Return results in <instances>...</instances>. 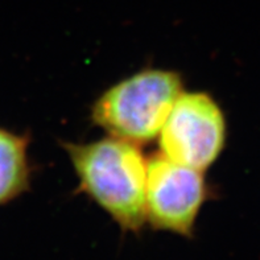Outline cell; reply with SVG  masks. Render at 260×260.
Returning <instances> with one entry per match:
<instances>
[{
	"label": "cell",
	"mask_w": 260,
	"mask_h": 260,
	"mask_svg": "<svg viewBox=\"0 0 260 260\" xmlns=\"http://www.w3.org/2000/svg\"><path fill=\"white\" fill-rule=\"evenodd\" d=\"M79 189L124 233H140L145 219L147 164L140 145L109 136L91 143H62Z\"/></svg>",
	"instance_id": "obj_1"
},
{
	"label": "cell",
	"mask_w": 260,
	"mask_h": 260,
	"mask_svg": "<svg viewBox=\"0 0 260 260\" xmlns=\"http://www.w3.org/2000/svg\"><path fill=\"white\" fill-rule=\"evenodd\" d=\"M182 91L177 72L143 69L106 90L92 105L91 120L110 136L145 144L157 139Z\"/></svg>",
	"instance_id": "obj_2"
},
{
	"label": "cell",
	"mask_w": 260,
	"mask_h": 260,
	"mask_svg": "<svg viewBox=\"0 0 260 260\" xmlns=\"http://www.w3.org/2000/svg\"><path fill=\"white\" fill-rule=\"evenodd\" d=\"M209 196L202 171L173 161L161 152L148 157L145 219L152 230L191 238Z\"/></svg>",
	"instance_id": "obj_3"
},
{
	"label": "cell",
	"mask_w": 260,
	"mask_h": 260,
	"mask_svg": "<svg viewBox=\"0 0 260 260\" xmlns=\"http://www.w3.org/2000/svg\"><path fill=\"white\" fill-rule=\"evenodd\" d=\"M162 155L205 172L226 143V119L210 94L182 91L157 136Z\"/></svg>",
	"instance_id": "obj_4"
},
{
	"label": "cell",
	"mask_w": 260,
	"mask_h": 260,
	"mask_svg": "<svg viewBox=\"0 0 260 260\" xmlns=\"http://www.w3.org/2000/svg\"><path fill=\"white\" fill-rule=\"evenodd\" d=\"M28 135L0 127V206L16 200L30 186Z\"/></svg>",
	"instance_id": "obj_5"
}]
</instances>
